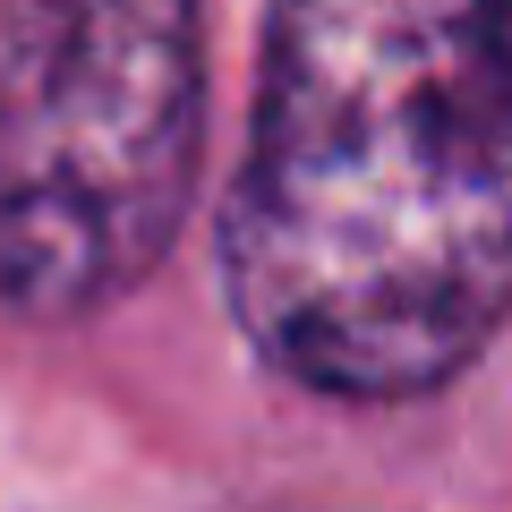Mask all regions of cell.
<instances>
[{"mask_svg":"<svg viewBox=\"0 0 512 512\" xmlns=\"http://www.w3.org/2000/svg\"><path fill=\"white\" fill-rule=\"evenodd\" d=\"M222 291L325 402H419L512 325V0H265Z\"/></svg>","mask_w":512,"mask_h":512,"instance_id":"1","label":"cell"},{"mask_svg":"<svg viewBox=\"0 0 512 512\" xmlns=\"http://www.w3.org/2000/svg\"><path fill=\"white\" fill-rule=\"evenodd\" d=\"M205 154L197 0H0V308L77 325L180 239Z\"/></svg>","mask_w":512,"mask_h":512,"instance_id":"2","label":"cell"}]
</instances>
